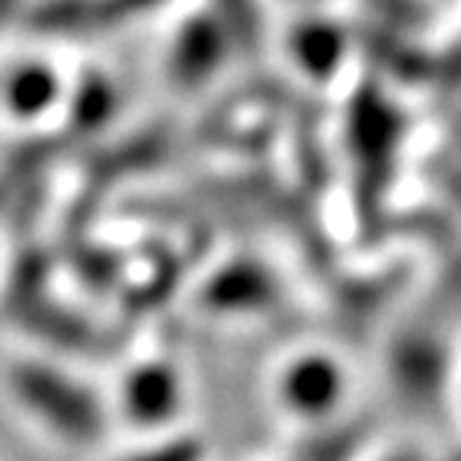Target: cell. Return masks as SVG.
Returning a JSON list of instances; mask_svg holds the SVG:
<instances>
[{
  "instance_id": "cell-6",
  "label": "cell",
  "mask_w": 461,
  "mask_h": 461,
  "mask_svg": "<svg viewBox=\"0 0 461 461\" xmlns=\"http://www.w3.org/2000/svg\"><path fill=\"white\" fill-rule=\"evenodd\" d=\"M448 356L442 346L439 333L432 330H411L403 333L401 343L394 346V375L403 391L413 397L429 401L442 388V375H446Z\"/></svg>"
},
{
  "instance_id": "cell-7",
  "label": "cell",
  "mask_w": 461,
  "mask_h": 461,
  "mask_svg": "<svg viewBox=\"0 0 461 461\" xmlns=\"http://www.w3.org/2000/svg\"><path fill=\"white\" fill-rule=\"evenodd\" d=\"M288 45H292V58L298 61V68L314 80L330 77L346 58V32L330 20L298 23Z\"/></svg>"
},
{
  "instance_id": "cell-11",
  "label": "cell",
  "mask_w": 461,
  "mask_h": 461,
  "mask_svg": "<svg viewBox=\"0 0 461 461\" xmlns=\"http://www.w3.org/2000/svg\"><path fill=\"white\" fill-rule=\"evenodd\" d=\"M448 461H461V452H455V455H452V458H448Z\"/></svg>"
},
{
  "instance_id": "cell-10",
  "label": "cell",
  "mask_w": 461,
  "mask_h": 461,
  "mask_svg": "<svg viewBox=\"0 0 461 461\" xmlns=\"http://www.w3.org/2000/svg\"><path fill=\"white\" fill-rule=\"evenodd\" d=\"M384 461H423V458H420V455H407V452H403V455H391V458H384Z\"/></svg>"
},
{
  "instance_id": "cell-8",
  "label": "cell",
  "mask_w": 461,
  "mask_h": 461,
  "mask_svg": "<svg viewBox=\"0 0 461 461\" xmlns=\"http://www.w3.org/2000/svg\"><path fill=\"white\" fill-rule=\"evenodd\" d=\"M58 100V74L49 65L39 61H26V65L14 68L4 84V103L16 119H36V115L49 113Z\"/></svg>"
},
{
  "instance_id": "cell-2",
  "label": "cell",
  "mask_w": 461,
  "mask_h": 461,
  "mask_svg": "<svg viewBox=\"0 0 461 461\" xmlns=\"http://www.w3.org/2000/svg\"><path fill=\"white\" fill-rule=\"evenodd\" d=\"M401 131V115L394 106H388V100H382L375 90L356 96L353 109H349V148H353V158L359 164L366 209L375 205L382 189L388 186Z\"/></svg>"
},
{
  "instance_id": "cell-5",
  "label": "cell",
  "mask_w": 461,
  "mask_h": 461,
  "mask_svg": "<svg viewBox=\"0 0 461 461\" xmlns=\"http://www.w3.org/2000/svg\"><path fill=\"white\" fill-rule=\"evenodd\" d=\"M180 378L164 362L138 366L122 384V411L141 426H160L180 407Z\"/></svg>"
},
{
  "instance_id": "cell-1",
  "label": "cell",
  "mask_w": 461,
  "mask_h": 461,
  "mask_svg": "<svg viewBox=\"0 0 461 461\" xmlns=\"http://www.w3.org/2000/svg\"><path fill=\"white\" fill-rule=\"evenodd\" d=\"M10 391L45 429L68 446H94L106 426L100 397L55 366L20 362L10 368Z\"/></svg>"
},
{
  "instance_id": "cell-9",
  "label": "cell",
  "mask_w": 461,
  "mask_h": 461,
  "mask_svg": "<svg viewBox=\"0 0 461 461\" xmlns=\"http://www.w3.org/2000/svg\"><path fill=\"white\" fill-rule=\"evenodd\" d=\"M202 458V446L189 436L183 439H170L160 442V446H148L135 455H125L122 461H199Z\"/></svg>"
},
{
  "instance_id": "cell-4",
  "label": "cell",
  "mask_w": 461,
  "mask_h": 461,
  "mask_svg": "<svg viewBox=\"0 0 461 461\" xmlns=\"http://www.w3.org/2000/svg\"><path fill=\"white\" fill-rule=\"evenodd\" d=\"M228 32L212 16L189 20L180 29V36L170 51V77L180 86H199L215 74V68L224 61L228 51Z\"/></svg>"
},
{
  "instance_id": "cell-3",
  "label": "cell",
  "mask_w": 461,
  "mask_h": 461,
  "mask_svg": "<svg viewBox=\"0 0 461 461\" xmlns=\"http://www.w3.org/2000/svg\"><path fill=\"white\" fill-rule=\"evenodd\" d=\"M343 372L330 356L308 353L279 372V401L288 413L304 420L324 417L343 397Z\"/></svg>"
}]
</instances>
